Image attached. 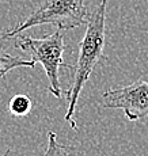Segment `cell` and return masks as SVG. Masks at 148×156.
I'll return each mask as SVG.
<instances>
[{
  "mask_svg": "<svg viewBox=\"0 0 148 156\" xmlns=\"http://www.w3.org/2000/svg\"><path fill=\"white\" fill-rule=\"evenodd\" d=\"M109 0H101L98 5L88 14L86 23V33L83 40L79 42V56L76 65L74 67V77L71 87L67 91V112L64 119L71 125L74 130H78V124L75 121L78 101L83 91V87L90 79L96 64L103 56L105 35H106V7Z\"/></svg>",
  "mask_w": 148,
  "mask_h": 156,
  "instance_id": "obj_1",
  "label": "cell"
},
{
  "mask_svg": "<svg viewBox=\"0 0 148 156\" xmlns=\"http://www.w3.org/2000/svg\"><path fill=\"white\" fill-rule=\"evenodd\" d=\"M15 48H19L25 53L31 56L33 61L35 64H41L46 73L48 82H49V92L54 98H63V90L60 84L59 71L60 67L74 71V65H69L64 61V33L63 30L56 29L52 34H48L42 38H33L29 35L18 34L15 37Z\"/></svg>",
  "mask_w": 148,
  "mask_h": 156,
  "instance_id": "obj_2",
  "label": "cell"
},
{
  "mask_svg": "<svg viewBox=\"0 0 148 156\" xmlns=\"http://www.w3.org/2000/svg\"><path fill=\"white\" fill-rule=\"evenodd\" d=\"M86 0H44L37 10L15 26L5 31L2 40L15 38L23 30H29L40 25H54L60 30H72L87 23V7Z\"/></svg>",
  "mask_w": 148,
  "mask_h": 156,
  "instance_id": "obj_3",
  "label": "cell"
},
{
  "mask_svg": "<svg viewBox=\"0 0 148 156\" xmlns=\"http://www.w3.org/2000/svg\"><path fill=\"white\" fill-rule=\"evenodd\" d=\"M105 109L122 110L129 121H139L148 115V82L137 80L132 84L110 88L101 97Z\"/></svg>",
  "mask_w": 148,
  "mask_h": 156,
  "instance_id": "obj_4",
  "label": "cell"
},
{
  "mask_svg": "<svg viewBox=\"0 0 148 156\" xmlns=\"http://www.w3.org/2000/svg\"><path fill=\"white\" fill-rule=\"evenodd\" d=\"M20 67L34 68L35 62L33 60H26V58H22V57L13 56L10 53L4 52L3 49H0V82L4 79L5 75L10 71Z\"/></svg>",
  "mask_w": 148,
  "mask_h": 156,
  "instance_id": "obj_5",
  "label": "cell"
},
{
  "mask_svg": "<svg viewBox=\"0 0 148 156\" xmlns=\"http://www.w3.org/2000/svg\"><path fill=\"white\" fill-rule=\"evenodd\" d=\"M33 109V102L27 95L18 94L11 98L8 103V110L15 117H25Z\"/></svg>",
  "mask_w": 148,
  "mask_h": 156,
  "instance_id": "obj_6",
  "label": "cell"
},
{
  "mask_svg": "<svg viewBox=\"0 0 148 156\" xmlns=\"http://www.w3.org/2000/svg\"><path fill=\"white\" fill-rule=\"evenodd\" d=\"M44 156H74L71 148L59 143L57 134L54 132H48V148Z\"/></svg>",
  "mask_w": 148,
  "mask_h": 156,
  "instance_id": "obj_7",
  "label": "cell"
},
{
  "mask_svg": "<svg viewBox=\"0 0 148 156\" xmlns=\"http://www.w3.org/2000/svg\"><path fill=\"white\" fill-rule=\"evenodd\" d=\"M8 154H10V151H7V152H5V155H4V156H8ZM0 156H2V155H0Z\"/></svg>",
  "mask_w": 148,
  "mask_h": 156,
  "instance_id": "obj_8",
  "label": "cell"
}]
</instances>
